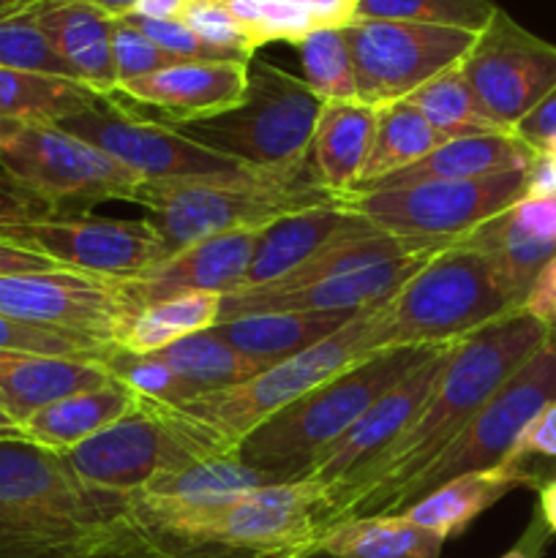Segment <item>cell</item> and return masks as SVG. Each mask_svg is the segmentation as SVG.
Here are the masks:
<instances>
[{
    "instance_id": "cell-1",
    "label": "cell",
    "mask_w": 556,
    "mask_h": 558,
    "mask_svg": "<svg viewBox=\"0 0 556 558\" xmlns=\"http://www.w3.org/2000/svg\"><path fill=\"white\" fill-rule=\"evenodd\" d=\"M551 327L523 311L472 332L452 347L434 392L409 428L336 488L325 490V532L347 518L398 515L414 480L461 436L491 396L543 347Z\"/></svg>"
},
{
    "instance_id": "cell-2",
    "label": "cell",
    "mask_w": 556,
    "mask_h": 558,
    "mask_svg": "<svg viewBox=\"0 0 556 558\" xmlns=\"http://www.w3.org/2000/svg\"><path fill=\"white\" fill-rule=\"evenodd\" d=\"M125 496L76 477L60 452L0 439V558H134Z\"/></svg>"
},
{
    "instance_id": "cell-3",
    "label": "cell",
    "mask_w": 556,
    "mask_h": 558,
    "mask_svg": "<svg viewBox=\"0 0 556 558\" xmlns=\"http://www.w3.org/2000/svg\"><path fill=\"white\" fill-rule=\"evenodd\" d=\"M521 311L483 254L463 243L436 251L379 311L363 338V357L392 349L452 347Z\"/></svg>"
},
{
    "instance_id": "cell-4",
    "label": "cell",
    "mask_w": 556,
    "mask_h": 558,
    "mask_svg": "<svg viewBox=\"0 0 556 558\" xmlns=\"http://www.w3.org/2000/svg\"><path fill=\"white\" fill-rule=\"evenodd\" d=\"M436 349L439 347L392 349L358 360L262 423L254 434L245 436L234 456L245 466L267 472L276 483L303 480L327 447L336 445L385 392Z\"/></svg>"
},
{
    "instance_id": "cell-5",
    "label": "cell",
    "mask_w": 556,
    "mask_h": 558,
    "mask_svg": "<svg viewBox=\"0 0 556 558\" xmlns=\"http://www.w3.org/2000/svg\"><path fill=\"white\" fill-rule=\"evenodd\" d=\"M382 305L363 311L330 338L314 343L294 357L270 365L243 385L202 392L178 407L153 403L145 398L142 401L156 409L169 423L178 425L207 456H234L245 436L254 434L262 423H267L289 403L303 398L305 392L325 385L327 379L363 360V338Z\"/></svg>"
},
{
    "instance_id": "cell-6",
    "label": "cell",
    "mask_w": 556,
    "mask_h": 558,
    "mask_svg": "<svg viewBox=\"0 0 556 558\" xmlns=\"http://www.w3.org/2000/svg\"><path fill=\"white\" fill-rule=\"evenodd\" d=\"M336 199L316 183L311 167L256 180H142L134 194L169 254L216 234L265 229L278 218Z\"/></svg>"
},
{
    "instance_id": "cell-7",
    "label": "cell",
    "mask_w": 556,
    "mask_h": 558,
    "mask_svg": "<svg viewBox=\"0 0 556 558\" xmlns=\"http://www.w3.org/2000/svg\"><path fill=\"white\" fill-rule=\"evenodd\" d=\"M319 112L322 101L300 76L265 60H251L249 90L232 112L178 129L254 172H289L309 167Z\"/></svg>"
},
{
    "instance_id": "cell-8",
    "label": "cell",
    "mask_w": 556,
    "mask_h": 558,
    "mask_svg": "<svg viewBox=\"0 0 556 558\" xmlns=\"http://www.w3.org/2000/svg\"><path fill=\"white\" fill-rule=\"evenodd\" d=\"M529 169L478 180H431L343 196L354 213L401 240L412 254L458 243L527 196Z\"/></svg>"
},
{
    "instance_id": "cell-9",
    "label": "cell",
    "mask_w": 556,
    "mask_h": 558,
    "mask_svg": "<svg viewBox=\"0 0 556 558\" xmlns=\"http://www.w3.org/2000/svg\"><path fill=\"white\" fill-rule=\"evenodd\" d=\"M0 169L58 216L69 207L134 202L145 180L55 123H0Z\"/></svg>"
},
{
    "instance_id": "cell-10",
    "label": "cell",
    "mask_w": 556,
    "mask_h": 558,
    "mask_svg": "<svg viewBox=\"0 0 556 558\" xmlns=\"http://www.w3.org/2000/svg\"><path fill=\"white\" fill-rule=\"evenodd\" d=\"M325 499L314 480L273 483L161 532L205 534L240 558H311L325 534Z\"/></svg>"
},
{
    "instance_id": "cell-11",
    "label": "cell",
    "mask_w": 556,
    "mask_h": 558,
    "mask_svg": "<svg viewBox=\"0 0 556 558\" xmlns=\"http://www.w3.org/2000/svg\"><path fill=\"white\" fill-rule=\"evenodd\" d=\"M55 125L96 145L145 180H256L270 174L200 145L178 125L142 118L118 98H98L93 107Z\"/></svg>"
},
{
    "instance_id": "cell-12",
    "label": "cell",
    "mask_w": 556,
    "mask_h": 558,
    "mask_svg": "<svg viewBox=\"0 0 556 558\" xmlns=\"http://www.w3.org/2000/svg\"><path fill=\"white\" fill-rule=\"evenodd\" d=\"M140 311L142 300L131 278L65 267L0 276V316L107 347H114V338Z\"/></svg>"
},
{
    "instance_id": "cell-13",
    "label": "cell",
    "mask_w": 556,
    "mask_h": 558,
    "mask_svg": "<svg viewBox=\"0 0 556 558\" xmlns=\"http://www.w3.org/2000/svg\"><path fill=\"white\" fill-rule=\"evenodd\" d=\"M556 401V330L548 332L543 347L485 401L461 430L456 441L425 469L409 488L407 507L423 499L447 480L469 472H485L507 461L512 445L529 423ZM403 507V510H407Z\"/></svg>"
},
{
    "instance_id": "cell-14",
    "label": "cell",
    "mask_w": 556,
    "mask_h": 558,
    "mask_svg": "<svg viewBox=\"0 0 556 558\" xmlns=\"http://www.w3.org/2000/svg\"><path fill=\"white\" fill-rule=\"evenodd\" d=\"M358 80V101L379 109L403 101L467 58L478 33L418 22L352 20L343 25Z\"/></svg>"
},
{
    "instance_id": "cell-15",
    "label": "cell",
    "mask_w": 556,
    "mask_h": 558,
    "mask_svg": "<svg viewBox=\"0 0 556 558\" xmlns=\"http://www.w3.org/2000/svg\"><path fill=\"white\" fill-rule=\"evenodd\" d=\"M458 69L480 112L496 129L512 134L556 87V44L529 33L505 9H496Z\"/></svg>"
},
{
    "instance_id": "cell-16",
    "label": "cell",
    "mask_w": 556,
    "mask_h": 558,
    "mask_svg": "<svg viewBox=\"0 0 556 558\" xmlns=\"http://www.w3.org/2000/svg\"><path fill=\"white\" fill-rule=\"evenodd\" d=\"M63 458L90 488L129 496L210 456L140 398L134 414L71 447Z\"/></svg>"
},
{
    "instance_id": "cell-17",
    "label": "cell",
    "mask_w": 556,
    "mask_h": 558,
    "mask_svg": "<svg viewBox=\"0 0 556 558\" xmlns=\"http://www.w3.org/2000/svg\"><path fill=\"white\" fill-rule=\"evenodd\" d=\"M0 240L36 251L69 270L112 278H134L169 256L167 243L147 218L52 216L9 229Z\"/></svg>"
},
{
    "instance_id": "cell-18",
    "label": "cell",
    "mask_w": 556,
    "mask_h": 558,
    "mask_svg": "<svg viewBox=\"0 0 556 558\" xmlns=\"http://www.w3.org/2000/svg\"><path fill=\"white\" fill-rule=\"evenodd\" d=\"M456 347V343H452ZM452 347H439L431 357H425L412 374L403 376L390 392L379 398L341 439L322 452L316 466L303 480H314L322 488L330 490L368 466L371 461L382 456L403 430L409 428L423 403L434 392Z\"/></svg>"
},
{
    "instance_id": "cell-19",
    "label": "cell",
    "mask_w": 556,
    "mask_h": 558,
    "mask_svg": "<svg viewBox=\"0 0 556 558\" xmlns=\"http://www.w3.org/2000/svg\"><path fill=\"white\" fill-rule=\"evenodd\" d=\"M436 251L409 254L387 265L358 272L322 278L300 287H262L251 292L221 294L218 322L240 319L251 314H276V311H365L387 303Z\"/></svg>"
},
{
    "instance_id": "cell-20",
    "label": "cell",
    "mask_w": 556,
    "mask_h": 558,
    "mask_svg": "<svg viewBox=\"0 0 556 558\" xmlns=\"http://www.w3.org/2000/svg\"><path fill=\"white\" fill-rule=\"evenodd\" d=\"M251 60H189L118 85V101L158 109L167 123H200L232 112L249 90Z\"/></svg>"
},
{
    "instance_id": "cell-21",
    "label": "cell",
    "mask_w": 556,
    "mask_h": 558,
    "mask_svg": "<svg viewBox=\"0 0 556 558\" xmlns=\"http://www.w3.org/2000/svg\"><path fill=\"white\" fill-rule=\"evenodd\" d=\"M458 243L488 259L507 298L521 308L534 278L556 256V196H521Z\"/></svg>"
},
{
    "instance_id": "cell-22",
    "label": "cell",
    "mask_w": 556,
    "mask_h": 558,
    "mask_svg": "<svg viewBox=\"0 0 556 558\" xmlns=\"http://www.w3.org/2000/svg\"><path fill=\"white\" fill-rule=\"evenodd\" d=\"M259 232L262 229H243V232L200 240L169 254L150 270L134 276L131 281L140 294L142 308L185 292H234L249 272Z\"/></svg>"
},
{
    "instance_id": "cell-23",
    "label": "cell",
    "mask_w": 556,
    "mask_h": 558,
    "mask_svg": "<svg viewBox=\"0 0 556 558\" xmlns=\"http://www.w3.org/2000/svg\"><path fill=\"white\" fill-rule=\"evenodd\" d=\"M368 218L354 213L343 199L278 218V221H273L270 227L259 232L249 272H245V278L234 292H251V289H262L281 281L289 272H294L305 262L314 259L327 245L358 232V229L368 227Z\"/></svg>"
},
{
    "instance_id": "cell-24",
    "label": "cell",
    "mask_w": 556,
    "mask_h": 558,
    "mask_svg": "<svg viewBox=\"0 0 556 558\" xmlns=\"http://www.w3.org/2000/svg\"><path fill=\"white\" fill-rule=\"evenodd\" d=\"M33 16L76 80L96 96L114 98L118 71L112 58V16L76 0H36Z\"/></svg>"
},
{
    "instance_id": "cell-25",
    "label": "cell",
    "mask_w": 556,
    "mask_h": 558,
    "mask_svg": "<svg viewBox=\"0 0 556 558\" xmlns=\"http://www.w3.org/2000/svg\"><path fill=\"white\" fill-rule=\"evenodd\" d=\"M516 488H540L537 472H532L527 461H505L485 472H469L447 480L420 501L409 505L401 515L447 543L450 537L467 532L485 510H491Z\"/></svg>"
},
{
    "instance_id": "cell-26",
    "label": "cell",
    "mask_w": 556,
    "mask_h": 558,
    "mask_svg": "<svg viewBox=\"0 0 556 558\" xmlns=\"http://www.w3.org/2000/svg\"><path fill=\"white\" fill-rule=\"evenodd\" d=\"M112 379V371L101 360L0 349V409H5L16 423L60 398L96 390Z\"/></svg>"
},
{
    "instance_id": "cell-27",
    "label": "cell",
    "mask_w": 556,
    "mask_h": 558,
    "mask_svg": "<svg viewBox=\"0 0 556 558\" xmlns=\"http://www.w3.org/2000/svg\"><path fill=\"white\" fill-rule=\"evenodd\" d=\"M374 134V107L363 101H322L309 147V167L327 194L343 199L358 189Z\"/></svg>"
},
{
    "instance_id": "cell-28",
    "label": "cell",
    "mask_w": 556,
    "mask_h": 558,
    "mask_svg": "<svg viewBox=\"0 0 556 558\" xmlns=\"http://www.w3.org/2000/svg\"><path fill=\"white\" fill-rule=\"evenodd\" d=\"M534 163V150L523 145L516 134H472L447 140L425 158H420L412 167L379 180L365 191L382 189H403V185L431 183V180H478L491 174L516 172L529 169ZM360 191V194H365Z\"/></svg>"
},
{
    "instance_id": "cell-29",
    "label": "cell",
    "mask_w": 556,
    "mask_h": 558,
    "mask_svg": "<svg viewBox=\"0 0 556 558\" xmlns=\"http://www.w3.org/2000/svg\"><path fill=\"white\" fill-rule=\"evenodd\" d=\"M136 409H140V396L123 381L112 379L96 390L74 392L38 409L31 417L22 420L20 434L25 441L63 456L71 447L82 445L118 420L134 414Z\"/></svg>"
},
{
    "instance_id": "cell-30",
    "label": "cell",
    "mask_w": 556,
    "mask_h": 558,
    "mask_svg": "<svg viewBox=\"0 0 556 558\" xmlns=\"http://www.w3.org/2000/svg\"><path fill=\"white\" fill-rule=\"evenodd\" d=\"M358 314L363 311H276L218 322L210 332L238 352L276 365L330 338Z\"/></svg>"
},
{
    "instance_id": "cell-31",
    "label": "cell",
    "mask_w": 556,
    "mask_h": 558,
    "mask_svg": "<svg viewBox=\"0 0 556 558\" xmlns=\"http://www.w3.org/2000/svg\"><path fill=\"white\" fill-rule=\"evenodd\" d=\"M442 539L407 515L347 518L322 534L316 556L330 558H439Z\"/></svg>"
},
{
    "instance_id": "cell-32",
    "label": "cell",
    "mask_w": 556,
    "mask_h": 558,
    "mask_svg": "<svg viewBox=\"0 0 556 558\" xmlns=\"http://www.w3.org/2000/svg\"><path fill=\"white\" fill-rule=\"evenodd\" d=\"M221 294L185 292L178 298L158 300L145 305L114 338V349L125 354H153L194 332L210 330L218 325Z\"/></svg>"
},
{
    "instance_id": "cell-33",
    "label": "cell",
    "mask_w": 556,
    "mask_h": 558,
    "mask_svg": "<svg viewBox=\"0 0 556 558\" xmlns=\"http://www.w3.org/2000/svg\"><path fill=\"white\" fill-rule=\"evenodd\" d=\"M447 136L439 134L423 114L407 101H392L387 107L376 109V134L371 145L368 161H365L363 178L352 194L371 189L379 180L412 167L420 158L434 153L445 145Z\"/></svg>"
},
{
    "instance_id": "cell-34",
    "label": "cell",
    "mask_w": 556,
    "mask_h": 558,
    "mask_svg": "<svg viewBox=\"0 0 556 558\" xmlns=\"http://www.w3.org/2000/svg\"><path fill=\"white\" fill-rule=\"evenodd\" d=\"M150 357L172 368L200 396L202 392L243 385V381L254 379L256 374H262V371L273 365L238 352L223 338L213 336L210 330L194 332V336L183 338V341L172 343V347L161 349V352H153Z\"/></svg>"
},
{
    "instance_id": "cell-35",
    "label": "cell",
    "mask_w": 556,
    "mask_h": 558,
    "mask_svg": "<svg viewBox=\"0 0 556 558\" xmlns=\"http://www.w3.org/2000/svg\"><path fill=\"white\" fill-rule=\"evenodd\" d=\"M98 98L82 82L0 69V123H60Z\"/></svg>"
},
{
    "instance_id": "cell-36",
    "label": "cell",
    "mask_w": 556,
    "mask_h": 558,
    "mask_svg": "<svg viewBox=\"0 0 556 558\" xmlns=\"http://www.w3.org/2000/svg\"><path fill=\"white\" fill-rule=\"evenodd\" d=\"M403 101L418 109L447 140L472 134H499V129L478 109L472 90H469L458 65L436 74L434 80L409 93ZM505 134H510V131H505Z\"/></svg>"
},
{
    "instance_id": "cell-37",
    "label": "cell",
    "mask_w": 556,
    "mask_h": 558,
    "mask_svg": "<svg viewBox=\"0 0 556 558\" xmlns=\"http://www.w3.org/2000/svg\"><path fill=\"white\" fill-rule=\"evenodd\" d=\"M303 82L319 101H358L352 52L343 27H319L298 41Z\"/></svg>"
},
{
    "instance_id": "cell-38",
    "label": "cell",
    "mask_w": 556,
    "mask_h": 558,
    "mask_svg": "<svg viewBox=\"0 0 556 558\" xmlns=\"http://www.w3.org/2000/svg\"><path fill=\"white\" fill-rule=\"evenodd\" d=\"M499 5L494 0H358L352 20L418 22L483 33Z\"/></svg>"
},
{
    "instance_id": "cell-39",
    "label": "cell",
    "mask_w": 556,
    "mask_h": 558,
    "mask_svg": "<svg viewBox=\"0 0 556 558\" xmlns=\"http://www.w3.org/2000/svg\"><path fill=\"white\" fill-rule=\"evenodd\" d=\"M0 69L80 82L74 71L65 65V60L55 52L49 38L41 33L36 16H33V5L0 16Z\"/></svg>"
},
{
    "instance_id": "cell-40",
    "label": "cell",
    "mask_w": 556,
    "mask_h": 558,
    "mask_svg": "<svg viewBox=\"0 0 556 558\" xmlns=\"http://www.w3.org/2000/svg\"><path fill=\"white\" fill-rule=\"evenodd\" d=\"M256 41V47L270 41L298 44L309 33L319 31L314 16L292 0H223Z\"/></svg>"
},
{
    "instance_id": "cell-41",
    "label": "cell",
    "mask_w": 556,
    "mask_h": 558,
    "mask_svg": "<svg viewBox=\"0 0 556 558\" xmlns=\"http://www.w3.org/2000/svg\"><path fill=\"white\" fill-rule=\"evenodd\" d=\"M107 368L118 381L136 392L140 398L153 403H167V407H178V403L191 401L200 392L180 379L172 368L158 363L150 354H125L112 349L107 357Z\"/></svg>"
},
{
    "instance_id": "cell-42",
    "label": "cell",
    "mask_w": 556,
    "mask_h": 558,
    "mask_svg": "<svg viewBox=\"0 0 556 558\" xmlns=\"http://www.w3.org/2000/svg\"><path fill=\"white\" fill-rule=\"evenodd\" d=\"M180 20L196 33L205 44L221 49L234 60H254L256 41L245 31L243 22L227 9L223 0H189Z\"/></svg>"
},
{
    "instance_id": "cell-43",
    "label": "cell",
    "mask_w": 556,
    "mask_h": 558,
    "mask_svg": "<svg viewBox=\"0 0 556 558\" xmlns=\"http://www.w3.org/2000/svg\"><path fill=\"white\" fill-rule=\"evenodd\" d=\"M0 349H14V352L33 354H55V357H76V360H101L107 363L109 352L114 347L90 341L69 332L44 330V327L22 325V322L0 316Z\"/></svg>"
},
{
    "instance_id": "cell-44",
    "label": "cell",
    "mask_w": 556,
    "mask_h": 558,
    "mask_svg": "<svg viewBox=\"0 0 556 558\" xmlns=\"http://www.w3.org/2000/svg\"><path fill=\"white\" fill-rule=\"evenodd\" d=\"M112 58L114 71H118V85H123L129 80H140V76L156 74V71L169 69V65L189 63V60H180L174 54L164 52L158 44H153L125 16H118L112 25Z\"/></svg>"
},
{
    "instance_id": "cell-45",
    "label": "cell",
    "mask_w": 556,
    "mask_h": 558,
    "mask_svg": "<svg viewBox=\"0 0 556 558\" xmlns=\"http://www.w3.org/2000/svg\"><path fill=\"white\" fill-rule=\"evenodd\" d=\"M125 20L134 27H140L164 52L174 54L180 60H234L229 54H223L221 49L202 41L183 20H147V16L140 14H129Z\"/></svg>"
},
{
    "instance_id": "cell-46",
    "label": "cell",
    "mask_w": 556,
    "mask_h": 558,
    "mask_svg": "<svg viewBox=\"0 0 556 558\" xmlns=\"http://www.w3.org/2000/svg\"><path fill=\"white\" fill-rule=\"evenodd\" d=\"M58 213L47 205L44 199H38L36 194H31L27 189H22L16 180H11L9 174L0 169V238H3L9 229L22 227V223L44 221V218H52Z\"/></svg>"
},
{
    "instance_id": "cell-47",
    "label": "cell",
    "mask_w": 556,
    "mask_h": 558,
    "mask_svg": "<svg viewBox=\"0 0 556 558\" xmlns=\"http://www.w3.org/2000/svg\"><path fill=\"white\" fill-rule=\"evenodd\" d=\"M534 156H556V87L512 129Z\"/></svg>"
},
{
    "instance_id": "cell-48",
    "label": "cell",
    "mask_w": 556,
    "mask_h": 558,
    "mask_svg": "<svg viewBox=\"0 0 556 558\" xmlns=\"http://www.w3.org/2000/svg\"><path fill=\"white\" fill-rule=\"evenodd\" d=\"M551 458L556 461V401L548 403L532 423L523 428L518 441L512 445L507 461L523 463L527 458Z\"/></svg>"
},
{
    "instance_id": "cell-49",
    "label": "cell",
    "mask_w": 556,
    "mask_h": 558,
    "mask_svg": "<svg viewBox=\"0 0 556 558\" xmlns=\"http://www.w3.org/2000/svg\"><path fill=\"white\" fill-rule=\"evenodd\" d=\"M521 311L532 316V319L543 322L551 330H556V256L534 278L527 298H523Z\"/></svg>"
},
{
    "instance_id": "cell-50",
    "label": "cell",
    "mask_w": 556,
    "mask_h": 558,
    "mask_svg": "<svg viewBox=\"0 0 556 558\" xmlns=\"http://www.w3.org/2000/svg\"><path fill=\"white\" fill-rule=\"evenodd\" d=\"M41 270H63L58 262L47 259V256L36 254V251L20 248L14 243L0 240V276H11V272H41ZM69 270V267H65Z\"/></svg>"
},
{
    "instance_id": "cell-51",
    "label": "cell",
    "mask_w": 556,
    "mask_h": 558,
    "mask_svg": "<svg viewBox=\"0 0 556 558\" xmlns=\"http://www.w3.org/2000/svg\"><path fill=\"white\" fill-rule=\"evenodd\" d=\"M292 3L309 11L319 27H343L352 22L358 0H292Z\"/></svg>"
},
{
    "instance_id": "cell-52",
    "label": "cell",
    "mask_w": 556,
    "mask_h": 558,
    "mask_svg": "<svg viewBox=\"0 0 556 558\" xmlns=\"http://www.w3.org/2000/svg\"><path fill=\"white\" fill-rule=\"evenodd\" d=\"M551 537H554V534L548 532V526L543 523L540 512L534 510L532 523L527 526V532L521 534V539H518V543L512 545V548L501 558H540L545 554V548H548Z\"/></svg>"
},
{
    "instance_id": "cell-53",
    "label": "cell",
    "mask_w": 556,
    "mask_h": 558,
    "mask_svg": "<svg viewBox=\"0 0 556 558\" xmlns=\"http://www.w3.org/2000/svg\"><path fill=\"white\" fill-rule=\"evenodd\" d=\"M189 0H140L131 14L147 16V20H180Z\"/></svg>"
},
{
    "instance_id": "cell-54",
    "label": "cell",
    "mask_w": 556,
    "mask_h": 558,
    "mask_svg": "<svg viewBox=\"0 0 556 558\" xmlns=\"http://www.w3.org/2000/svg\"><path fill=\"white\" fill-rule=\"evenodd\" d=\"M537 490H540V501H537L540 518H543V523L548 526V532L556 534V477L540 485Z\"/></svg>"
},
{
    "instance_id": "cell-55",
    "label": "cell",
    "mask_w": 556,
    "mask_h": 558,
    "mask_svg": "<svg viewBox=\"0 0 556 558\" xmlns=\"http://www.w3.org/2000/svg\"><path fill=\"white\" fill-rule=\"evenodd\" d=\"M76 3H85L90 9H98L112 16V20H118V16H129L140 0H76Z\"/></svg>"
},
{
    "instance_id": "cell-56",
    "label": "cell",
    "mask_w": 556,
    "mask_h": 558,
    "mask_svg": "<svg viewBox=\"0 0 556 558\" xmlns=\"http://www.w3.org/2000/svg\"><path fill=\"white\" fill-rule=\"evenodd\" d=\"M0 439H22L20 423L5 409H0Z\"/></svg>"
},
{
    "instance_id": "cell-57",
    "label": "cell",
    "mask_w": 556,
    "mask_h": 558,
    "mask_svg": "<svg viewBox=\"0 0 556 558\" xmlns=\"http://www.w3.org/2000/svg\"><path fill=\"white\" fill-rule=\"evenodd\" d=\"M33 3H36V0H0V16L14 14V11H22V9H31Z\"/></svg>"
},
{
    "instance_id": "cell-58",
    "label": "cell",
    "mask_w": 556,
    "mask_h": 558,
    "mask_svg": "<svg viewBox=\"0 0 556 558\" xmlns=\"http://www.w3.org/2000/svg\"><path fill=\"white\" fill-rule=\"evenodd\" d=\"M311 558H330V556H311Z\"/></svg>"
}]
</instances>
